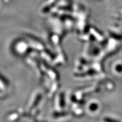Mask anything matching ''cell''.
<instances>
[{
    "mask_svg": "<svg viewBox=\"0 0 122 122\" xmlns=\"http://www.w3.org/2000/svg\"><path fill=\"white\" fill-rule=\"evenodd\" d=\"M103 120H104L105 122H120L119 121H118V120L114 119H112L110 118V117H106V118H104Z\"/></svg>",
    "mask_w": 122,
    "mask_h": 122,
    "instance_id": "2",
    "label": "cell"
},
{
    "mask_svg": "<svg viewBox=\"0 0 122 122\" xmlns=\"http://www.w3.org/2000/svg\"><path fill=\"white\" fill-rule=\"evenodd\" d=\"M98 105L97 103H92L89 106V109L91 111H96V110L98 109Z\"/></svg>",
    "mask_w": 122,
    "mask_h": 122,
    "instance_id": "1",
    "label": "cell"
},
{
    "mask_svg": "<svg viewBox=\"0 0 122 122\" xmlns=\"http://www.w3.org/2000/svg\"><path fill=\"white\" fill-rule=\"evenodd\" d=\"M115 69L118 72H120L121 71H122V66L121 65H118V66H116Z\"/></svg>",
    "mask_w": 122,
    "mask_h": 122,
    "instance_id": "3",
    "label": "cell"
}]
</instances>
